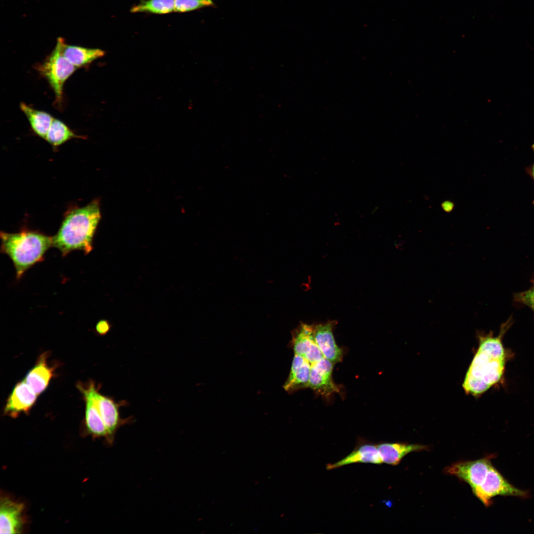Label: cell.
<instances>
[{"label": "cell", "instance_id": "obj_20", "mask_svg": "<svg viewBox=\"0 0 534 534\" xmlns=\"http://www.w3.org/2000/svg\"><path fill=\"white\" fill-rule=\"evenodd\" d=\"M83 138L76 134L61 121L54 118L45 140L53 147H57L73 138Z\"/></svg>", "mask_w": 534, "mask_h": 534}, {"label": "cell", "instance_id": "obj_10", "mask_svg": "<svg viewBox=\"0 0 534 534\" xmlns=\"http://www.w3.org/2000/svg\"><path fill=\"white\" fill-rule=\"evenodd\" d=\"M291 345L294 354L312 363L323 357L314 336V325L301 323L292 333Z\"/></svg>", "mask_w": 534, "mask_h": 534}, {"label": "cell", "instance_id": "obj_23", "mask_svg": "<svg viewBox=\"0 0 534 534\" xmlns=\"http://www.w3.org/2000/svg\"><path fill=\"white\" fill-rule=\"evenodd\" d=\"M514 300L515 302L529 307L534 313V280L532 286L529 289L514 294Z\"/></svg>", "mask_w": 534, "mask_h": 534}, {"label": "cell", "instance_id": "obj_12", "mask_svg": "<svg viewBox=\"0 0 534 534\" xmlns=\"http://www.w3.org/2000/svg\"><path fill=\"white\" fill-rule=\"evenodd\" d=\"M23 503L6 497L0 499V533L20 534L25 523Z\"/></svg>", "mask_w": 534, "mask_h": 534}, {"label": "cell", "instance_id": "obj_19", "mask_svg": "<svg viewBox=\"0 0 534 534\" xmlns=\"http://www.w3.org/2000/svg\"><path fill=\"white\" fill-rule=\"evenodd\" d=\"M20 108L27 118L32 130L45 140L54 118L49 114L35 109L24 102L20 103Z\"/></svg>", "mask_w": 534, "mask_h": 534}, {"label": "cell", "instance_id": "obj_7", "mask_svg": "<svg viewBox=\"0 0 534 534\" xmlns=\"http://www.w3.org/2000/svg\"><path fill=\"white\" fill-rule=\"evenodd\" d=\"M492 456L473 461H461L446 467L445 473L454 475L467 483L472 491L478 488L484 481L492 465Z\"/></svg>", "mask_w": 534, "mask_h": 534}, {"label": "cell", "instance_id": "obj_14", "mask_svg": "<svg viewBox=\"0 0 534 534\" xmlns=\"http://www.w3.org/2000/svg\"><path fill=\"white\" fill-rule=\"evenodd\" d=\"M358 463L375 464L382 463L377 445L363 440H359L350 454L338 462L327 464L326 468L327 470H330L345 465Z\"/></svg>", "mask_w": 534, "mask_h": 534}, {"label": "cell", "instance_id": "obj_18", "mask_svg": "<svg viewBox=\"0 0 534 534\" xmlns=\"http://www.w3.org/2000/svg\"><path fill=\"white\" fill-rule=\"evenodd\" d=\"M382 462L397 465L408 453L428 450V447L418 444L383 443L377 445Z\"/></svg>", "mask_w": 534, "mask_h": 534}, {"label": "cell", "instance_id": "obj_17", "mask_svg": "<svg viewBox=\"0 0 534 534\" xmlns=\"http://www.w3.org/2000/svg\"><path fill=\"white\" fill-rule=\"evenodd\" d=\"M312 363L304 357L294 355L290 373L283 386L287 392L309 388Z\"/></svg>", "mask_w": 534, "mask_h": 534}, {"label": "cell", "instance_id": "obj_9", "mask_svg": "<svg viewBox=\"0 0 534 534\" xmlns=\"http://www.w3.org/2000/svg\"><path fill=\"white\" fill-rule=\"evenodd\" d=\"M334 363L323 357L312 363L309 388L316 394L328 398L340 393V388L333 381Z\"/></svg>", "mask_w": 534, "mask_h": 534}, {"label": "cell", "instance_id": "obj_13", "mask_svg": "<svg viewBox=\"0 0 534 534\" xmlns=\"http://www.w3.org/2000/svg\"><path fill=\"white\" fill-rule=\"evenodd\" d=\"M336 325L334 320L314 325V336L318 348L323 357L334 364L341 362L343 357V351L336 344L333 335Z\"/></svg>", "mask_w": 534, "mask_h": 534}, {"label": "cell", "instance_id": "obj_5", "mask_svg": "<svg viewBox=\"0 0 534 534\" xmlns=\"http://www.w3.org/2000/svg\"><path fill=\"white\" fill-rule=\"evenodd\" d=\"M95 383L89 381L88 383L79 382L77 387L82 393L85 401V414L84 420V432L93 438H103L108 445L113 444L101 418L93 396V389Z\"/></svg>", "mask_w": 534, "mask_h": 534}, {"label": "cell", "instance_id": "obj_8", "mask_svg": "<svg viewBox=\"0 0 534 534\" xmlns=\"http://www.w3.org/2000/svg\"><path fill=\"white\" fill-rule=\"evenodd\" d=\"M99 388L96 385H94L93 389V396L110 438L114 443L116 432L119 429L131 423L133 419L132 417L125 419L120 417L119 408L126 404V401L116 402L111 398L101 394L99 392Z\"/></svg>", "mask_w": 534, "mask_h": 534}, {"label": "cell", "instance_id": "obj_25", "mask_svg": "<svg viewBox=\"0 0 534 534\" xmlns=\"http://www.w3.org/2000/svg\"><path fill=\"white\" fill-rule=\"evenodd\" d=\"M532 148L534 153V143L532 145ZM526 170L528 174L532 178L534 181V162L533 164L530 167H528ZM533 204L534 205V200L533 201Z\"/></svg>", "mask_w": 534, "mask_h": 534}, {"label": "cell", "instance_id": "obj_1", "mask_svg": "<svg viewBox=\"0 0 534 534\" xmlns=\"http://www.w3.org/2000/svg\"><path fill=\"white\" fill-rule=\"evenodd\" d=\"M511 322L510 317L503 323L497 336L491 332L478 336L479 347L462 384L466 394L480 396L501 380L507 358L502 338Z\"/></svg>", "mask_w": 534, "mask_h": 534}, {"label": "cell", "instance_id": "obj_15", "mask_svg": "<svg viewBox=\"0 0 534 534\" xmlns=\"http://www.w3.org/2000/svg\"><path fill=\"white\" fill-rule=\"evenodd\" d=\"M49 356L47 352L41 354L24 379L38 396L44 391L54 375L55 367L48 363Z\"/></svg>", "mask_w": 534, "mask_h": 534}, {"label": "cell", "instance_id": "obj_4", "mask_svg": "<svg viewBox=\"0 0 534 534\" xmlns=\"http://www.w3.org/2000/svg\"><path fill=\"white\" fill-rule=\"evenodd\" d=\"M36 68L47 81L56 100L61 101L64 84L77 68L65 57L56 45L50 54Z\"/></svg>", "mask_w": 534, "mask_h": 534}, {"label": "cell", "instance_id": "obj_21", "mask_svg": "<svg viewBox=\"0 0 534 534\" xmlns=\"http://www.w3.org/2000/svg\"><path fill=\"white\" fill-rule=\"evenodd\" d=\"M175 0H141L133 6L131 12L163 14L174 10Z\"/></svg>", "mask_w": 534, "mask_h": 534}, {"label": "cell", "instance_id": "obj_2", "mask_svg": "<svg viewBox=\"0 0 534 534\" xmlns=\"http://www.w3.org/2000/svg\"><path fill=\"white\" fill-rule=\"evenodd\" d=\"M101 218L99 201L96 199L82 207H74L65 213L52 246L63 256L75 250L88 254L92 250V240Z\"/></svg>", "mask_w": 534, "mask_h": 534}, {"label": "cell", "instance_id": "obj_24", "mask_svg": "<svg viewBox=\"0 0 534 534\" xmlns=\"http://www.w3.org/2000/svg\"><path fill=\"white\" fill-rule=\"evenodd\" d=\"M111 325L109 322L106 320H101L98 322L96 325V331L100 335H106L110 330Z\"/></svg>", "mask_w": 534, "mask_h": 534}, {"label": "cell", "instance_id": "obj_11", "mask_svg": "<svg viewBox=\"0 0 534 534\" xmlns=\"http://www.w3.org/2000/svg\"><path fill=\"white\" fill-rule=\"evenodd\" d=\"M37 396L24 380L19 381L6 400L4 414L16 418L21 413H28L35 404Z\"/></svg>", "mask_w": 534, "mask_h": 534}, {"label": "cell", "instance_id": "obj_6", "mask_svg": "<svg viewBox=\"0 0 534 534\" xmlns=\"http://www.w3.org/2000/svg\"><path fill=\"white\" fill-rule=\"evenodd\" d=\"M474 495L487 507L492 503L491 499L497 495L512 496L523 498L529 497L527 491L510 484L491 465L483 483L473 491Z\"/></svg>", "mask_w": 534, "mask_h": 534}, {"label": "cell", "instance_id": "obj_3", "mask_svg": "<svg viewBox=\"0 0 534 534\" xmlns=\"http://www.w3.org/2000/svg\"><path fill=\"white\" fill-rule=\"evenodd\" d=\"M1 252L11 260L19 279L26 270L44 260L52 246V237L39 231L23 229L16 233L1 231Z\"/></svg>", "mask_w": 534, "mask_h": 534}, {"label": "cell", "instance_id": "obj_22", "mask_svg": "<svg viewBox=\"0 0 534 534\" xmlns=\"http://www.w3.org/2000/svg\"><path fill=\"white\" fill-rule=\"evenodd\" d=\"M214 5L212 0H175L174 11L185 12Z\"/></svg>", "mask_w": 534, "mask_h": 534}, {"label": "cell", "instance_id": "obj_16", "mask_svg": "<svg viewBox=\"0 0 534 534\" xmlns=\"http://www.w3.org/2000/svg\"><path fill=\"white\" fill-rule=\"evenodd\" d=\"M65 57L77 68L89 64L103 57L105 52L99 48H92L66 44L59 38L56 44Z\"/></svg>", "mask_w": 534, "mask_h": 534}]
</instances>
